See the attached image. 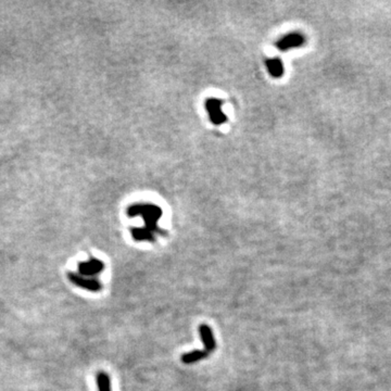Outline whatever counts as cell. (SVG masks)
Listing matches in <instances>:
<instances>
[{"instance_id":"1","label":"cell","mask_w":391,"mask_h":391,"mask_svg":"<svg viewBox=\"0 0 391 391\" xmlns=\"http://www.w3.org/2000/svg\"><path fill=\"white\" fill-rule=\"evenodd\" d=\"M129 216H138L140 215L145 222V228L151 233H160L158 227V221L162 215V211L159 207L152 206V204H136L128 209Z\"/></svg>"},{"instance_id":"2","label":"cell","mask_w":391,"mask_h":391,"mask_svg":"<svg viewBox=\"0 0 391 391\" xmlns=\"http://www.w3.org/2000/svg\"><path fill=\"white\" fill-rule=\"evenodd\" d=\"M206 109L209 113L210 120L213 124L220 125L227 120V116L222 111V101L220 99H208L206 101Z\"/></svg>"},{"instance_id":"3","label":"cell","mask_w":391,"mask_h":391,"mask_svg":"<svg viewBox=\"0 0 391 391\" xmlns=\"http://www.w3.org/2000/svg\"><path fill=\"white\" fill-rule=\"evenodd\" d=\"M69 279L74 285H76L77 287L92 291V293H97V291L101 290L102 288L101 283L96 278H89L79 274H75V273H70Z\"/></svg>"},{"instance_id":"4","label":"cell","mask_w":391,"mask_h":391,"mask_svg":"<svg viewBox=\"0 0 391 391\" xmlns=\"http://www.w3.org/2000/svg\"><path fill=\"white\" fill-rule=\"evenodd\" d=\"M79 275L85 277H94L101 273L104 269V263L101 260L98 259H90L85 262H80L77 266Z\"/></svg>"},{"instance_id":"5","label":"cell","mask_w":391,"mask_h":391,"mask_svg":"<svg viewBox=\"0 0 391 391\" xmlns=\"http://www.w3.org/2000/svg\"><path fill=\"white\" fill-rule=\"evenodd\" d=\"M199 335L201 337L202 343L204 345V348H206V351L208 353L212 352L215 350L216 348V341L214 339V335L211 327L207 324H202L199 326Z\"/></svg>"},{"instance_id":"6","label":"cell","mask_w":391,"mask_h":391,"mask_svg":"<svg viewBox=\"0 0 391 391\" xmlns=\"http://www.w3.org/2000/svg\"><path fill=\"white\" fill-rule=\"evenodd\" d=\"M304 38L303 36L299 33H291L286 36H284L283 38L279 39L277 41V47L281 49V50H288L290 48L298 47L300 46L303 42Z\"/></svg>"},{"instance_id":"7","label":"cell","mask_w":391,"mask_h":391,"mask_svg":"<svg viewBox=\"0 0 391 391\" xmlns=\"http://www.w3.org/2000/svg\"><path fill=\"white\" fill-rule=\"evenodd\" d=\"M208 355L209 353L206 350H194L185 353V355L182 356L181 360L184 364H194L208 358Z\"/></svg>"},{"instance_id":"8","label":"cell","mask_w":391,"mask_h":391,"mask_svg":"<svg viewBox=\"0 0 391 391\" xmlns=\"http://www.w3.org/2000/svg\"><path fill=\"white\" fill-rule=\"evenodd\" d=\"M130 233H132L133 238L136 241H154L156 240V237H154V234L151 233L150 231H148L145 227H134L130 229Z\"/></svg>"},{"instance_id":"9","label":"cell","mask_w":391,"mask_h":391,"mask_svg":"<svg viewBox=\"0 0 391 391\" xmlns=\"http://www.w3.org/2000/svg\"><path fill=\"white\" fill-rule=\"evenodd\" d=\"M266 66H268V70L272 76L274 77H279L283 75L284 72V67L281 59L278 58H273L266 60Z\"/></svg>"},{"instance_id":"10","label":"cell","mask_w":391,"mask_h":391,"mask_svg":"<svg viewBox=\"0 0 391 391\" xmlns=\"http://www.w3.org/2000/svg\"><path fill=\"white\" fill-rule=\"evenodd\" d=\"M97 384L99 391H111V381L108 374L100 372L97 375Z\"/></svg>"}]
</instances>
